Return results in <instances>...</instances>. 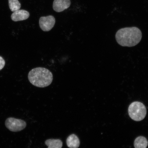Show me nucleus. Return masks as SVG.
<instances>
[{
  "label": "nucleus",
  "instance_id": "1",
  "mask_svg": "<svg viewBox=\"0 0 148 148\" xmlns=\"http://www.w3.org/2000/svg\"><path fill=\"white\" fill-rule=\"evenodd\" d=\"M142 38V33L136 27H125L118 30L116 34V41L124 47H133L139 43Z\"/></svg>",
  "mask_w": 148,
  "mask_h": 148
},
{
  "label": "nucleus",
  "instance_id": "2",
  "mask_svg": "<svg viewBox=\"0 0 148 148\" xmlns=\"http://www.w3.org/2000/svg\"><path fill=\"white\" fill-rule=\"evenodd\" d=\"M29 80L33 86L45 88L49 86L53 80L52 73L45 68L38 67L31 70L28 75Z\"/></svg>",
  "mask_w": 148,
  "mask_h": 148
},
{
  "label": "nucleus",
  "instance_id": "3",
  "mask_svg": "<svg viewBox=\"0 0 148 148\" xmlns=\"http://www.w3.org/2000/svg\"><path fill=\"white\" fill-rule=\"evenodd\" d=\"M147 112L145 105L140 102H134L130 105L128 108L130 116L136 121L143 120L145 117Z\"/></svg>",
  "mask_w": 148,
  "mask_h": 148
},
{
  "label": "nucleus",
  "instance_id": "4",
  "mask_svg": "<svg viewBox=\"0 0 148 148\" xmlns=\"http://www.w3.org/2000/svg\"><path fill=\"white\" fill-rule=\"evenodd\" d=\"M5 125L9 130L16 132L23 130L26 127L27 123L23 120L11 117L5 120Z\"/></svg>",
  "mask_w": 148,
  "mask_h": 148
},
{
  "label": "nucleus",
  "instance_id": "5",
  "mask_svg": "<svg viewBox=\"0 0 148 148\" xmlns=\"http://www.w3.org/2000/svg\"><path fill=\"white\" fill-rule=\"evenodd\" d=\"M55 23V19L52 16H42L40 18L39 25L40 29L45 32L50 31L54 27Z\"/></svg>",
  "mask_w": 148,
  "mask_h": 148
},
{
  "label": "nucleus",
  "instance_id": "6",
  "mask_svg": "<svg viewBox=\"0 0 148 148\" xmlns=\"http://www.w3.org/2000/svg\"><path fill=\"white\" fill-rule=\"evenodd\" d=\"M71 5L70 0H54L53 8L55 12H60L67 9Z\"/></svg>",
  "mask_w": 148,
  "mask_h": 148
},
{
  "label": "nucleus",
  "instance_id": "7",
  "mask_svg": "<svg viewBox=\"0 0 148 148\" xmlns=\"http://www.w3.org/2000/svg\"><path fill=\"white\" fill-rule=\"evenodd\" d=\"M29 16V14L27 11L24 10H18L14 12L11 18L15 22L23 21L27 19Z\"/></svg>",
  "mask_w": 148,
  "mask_h": 148
},
{
  "label": "nucleus",
  "instance_id": "8",
  "mask_svg": "<svg viewBox=\"0 0 148 148\" xmlns=\"http://www.w3.org/2000/svg\"><path fill=\"white\" fill-rule=\"evenodd\" d=\"M66 143L69 148H78L80 145V141L76 135L72 134L66 139Z\"/></svg>",
  "mask_w": 148,
  "mask_h": 148
},
{
  "label": "nucleus",
  "instance_id": "9",
  "mask_svg": "<svg viewBox=\"0 0 148 148\" xmlns=\"http://www.w3.org/2000/svg\"><path fill=\"white\" fill-rule=\"evenodd\" d=\"M45 143L48 148H62L63 145L62 141L60 139H50L46 140Z\"/></svg>",
  "mask_w": 148,
  "mask_h": 148
},
{
  "label": "nucleus",
  "instance_id": "10",
  "mask_svg": "<svg viewBox=\"0 0 148 148\" xmlns=\"http://www.w3.org/2000/svg\"><path fill=\"white\" fill-rule=\"evenodd\" d=\"M148 145L147 140L144 136H138L134 140L135 148H146Z\"/></svg>",
  "mask_w": 148,
  "mask_h": 148
},
{
  "label": "nucleus",
  "instance_id": "11",
  "mask_svg": "<svg viewBox=\"0 0 148 148\" xmlns=\"http://www.w3.org/2000/svg\"><path fill=\"white\" fill-rule=\"evenodd\" d=\"M9 5L11 11L14 12L19 10L21 5L18 0H8Z\"/></svg>",
  "mask_w": 148,
  "mask_h": 148
},
{
  "label": "nucleus",
  "instance_id": "12",
  "mask_svg": "<svg viewBox=\"0 0 148 148\" xmlns=\"http://www.w3.org/2000/svg\"><path fill=\"white\" fill-rule=\"evenodd\" d=\"M5 64V61L2 57L0 56V70L2 69Z\"/></svg>",
  "mask_w": 148,
  "mask_h": 148
}]
</instances>
